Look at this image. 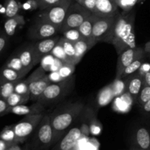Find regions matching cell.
I'll return each mask as SVG.
<instances>
[{"mask_svg": "<svg viewBox=\"0 0 150 150\" xmlns=\"http://www.w3.org/2000/svg\"><path fill=\"white\" fill-rule=\"evenodd\" d=\"M135 18L136 11L134 10L120 12L117 16L111 44L114 46L118 55L128 48L137 47L135 34Z\"/></svg>", "mask_w": 150, "mask_h": 150, "instance_id": "obj_1", "label": "cell"}, {"mask_svg": "<svg viewBox=\"0 0 150 150\" xmlns=\"http://www.w3.org/2000/svg\"><path fill=\"white\" fill-rule=\"evenodd\" d=\"M83 103L79 100L56 109L50 115L51 123L54 130V138L57 139L59 136L64 133L80 117L83 111Z\"/></svg>", "mask_w": 150, "mask_h": 150, "instance_id": "obj_2", "label": "cell"}, {"mask_svg": "<svg viewBox=\"0 0 150 150\" xmlns=\"http://www.w3.org/2000/svg\"><path fill=\"white\" fill-rule=\"evenodd\" d=\"M74 86V76H72L57 83H51L45 89L37 102L45 106L62 100L70 92Z\"/></svg>", "mask_w": 150, "mask_h": 150, "instance_id": "obj_3", "label": "cell"}, {"mask_svg": "<svg viewBox=\"0 0 150 150\" xmlns=\"http://www.w3.org/2000/svg\"><path fill=\"white\" fill-rule=\"evenodd\" d=\"M117 17H100L97 16L92 29V37L98 42L111 44L114 38Z\"/></svg>", "mask_w": 150, "mask_h": 150, "instance_id": "obj_4", "label": "cell"}, {"mask_svg": "<svg viewBox=\"0 0 150 150\" xmlns=\"http://www.w3.org/2000/svg\"><path fill=\"white\" fill-rule=\"evenodd\" d=\"M30 90V100L37 102L44 91L51 83L46 71L41 66L36 69L26 79Z\"/></svg>", "mask_w": 150, "mask_h": 150, "instance_id": "obj_5", "label": "cell"}, {"mask_svg": "<svg viewBox=\"0 0 150 150\" xmlns=\"http://www.w3.org/2000/svg\"><path fill=\"white\" fill-rule=\"evenodd\" d=\"M92 14V12L79 2L72 3L67 10L65 18L60 28V32L62 33L67 29H78Z\"/></svg>", "mask_w": 150, "mask_h": 150, "instance_id": "obj_6", "label": "cell"}, {"mask_svg": "<svg viewBox=\"0 0 150 150\" xmlns=\"http://www.w3.org/2000/svg\"><path fill=\"white\" fill-rule=\"evenodd\" d=\"M71 4V0H60L57 4L40 10L38 17L50 22L60 29Z\"/></svg>", "mask_w": 150, "mask_h": 150, "instance_id": "obj_7", "label": "cell"}, {"mask_svg": "<svg viewBox=\"0 0 150 150\" xmlns=\"http://www.w3.org/2000/svg\"><path fill=\"white\" fill-rule=\"evenodd\" d=\"M59 32H60V29L58 26L38 17L28 29L29 38L32 40L37 41L56 36Z\"/></svg>", "mask_w": 150, "mask_h": 150, "instance_id": "obj_8", "label": "cell"}, {"mask_svg": "<svg viewBox=\"0 0 150 150\" xmlns=\"http://www.w3.org/2000/svg\"><path fill=\"white\" fill-rule=\"evenodd\" d=\"M43 116V113L26 115L17 124L13 125V129L18 142L23 140L32 134L39 125Z\"/></svg>", "mask_w": 150, "mask_h": 150, "instance_id": "obj_9", "label": "cell"}, {"mask_svg": "<svg viewBox=\"0 0 150 150\" xmlns=\"http://www.w3.org/2000/svg\"><path fill=\"white\" fill-rule=\"evenodd\" d=\"M145 54L146 53L144 50V48H142V47L128 48L119 54L118 59H117L116 78L121 79V76L125 69L136 59L145 57Z\"/></svg>", "mask_w": 150, "mask_h": 150, "instance_id": "obj_10", "label": "cell"}, {"mask_svg": "<svg viewBox=\"0 0 150 150\" xmlns=\"http://www.w3.org/2000/svg\"><path fill=\"white\" fill-rule=\"evenodd\" d=\"M59 39V37L56 35L46 39L40 40L37 41L36 42H33L37 64L40 62L45 56L51 54L54 47L58 43Z\"/></svg>", "mask_w": 150, "mask_h": 150, "instance_id": "obj_11", "label": "cell"}, {"mask_svg": "<svg viewBox=\"0 0 150 150\" xmlns=\"http://www.w3.org/2000/svg\"><path fill=\"white\" fill-rule=\"evenodd\" d=\"M92 13L100 17H116L120 11L114 0H97Z\"/></svg>", "mask_w": 150, "mask_h": 150, "instance_id": "obj_12", "label": "cell"}, {"mask_svg": "<svg viewBox=\"0 0 150 150\" xmlns=\"http://www.w3.org/2000/svg\"><path fill=\"white\" fill-rule=\"evenodd\" d=\"M37 129L38 141L44 145L49 144L54 139V130L51 125L50 115L44 114Z\"/></svg>", "mask_w": 150, "mask_h": 150, "instance_id": "obj_13", "label": "cell"}, {"mask_svg": "<svg viewBox=\"0 0 150 150\" xmlns=\"http://www.w3.org/2000/svg\"><path fill=\"white\" fill-rule=\"evenodd\" d=\"M18 53L24 68L29 72L37 64L34 43L26 44L18 51Z\"/></svg>", "mask_w": 150, "mask_h": 150, "instance_id": "obj_14", "label": "cell"}, {"mask_svg": "<svg viewBox=\"0 0 150 150\" xmlns=\"http://www.w3.org/2000/svg\"><path fill=\"white\" fill-rule=\"evenodd\" d=\"M45 110V105H42L39 102H34V103L30 105L21 104V105L10 107L8 114L11 113V114H14L18 116H26L32 115V114H42Z\"/></svg>", "mask_w": 150, "mask_h": 150, "instance_id": "obj_15", "label": "cell"}, {"mask_svg": "<svg viewBox=\"0 0 150 150\" xmlns=\"http://www.w3.org/2000/svg\"><path fill=\"white\" fill-rule=\"evenodd\" d=\"M127 79V92L130 95L134 102L136 103L139 93L144 86L143 76H141L137 72L131 76L125 78Z\"/></svg>", "mask_w": 150, "mask_h": 150, "instance_id": "obj_16", "label": "cell"}, {"mask_svg": "<svg viewBox=\"0 0 150 150\" xmlns=\"http://www.w3.org/2000/svg\"><path fill=\"white\" fill-rule=\"evenodd\" d=\"M98 43V41L92 38H83L77 42H74L75 49H76V64L80 62L83 56L89 51L92 47Z\"/></svg>", "mask_w": 150, "mask_h": 150, "instance_id": "obj_17", "label": "cell"}, {"mask_svg": "<svg viewBox=\"0 0 150 150\" xmlns=\"http://www.w3.org/2000/svg\"><path fill=\"white\" fill-rule=\"evenodd\" d=\"M82 131L79 127H76L70 129L68 133L65 135L62 140L61 141L59 147L61 150H71L73 149L81 136Z\"/></svg>", "mask_w": 150, "mask_h": 150, "instance_id": "obj_18", "label": "cell"}, {"mask_svg": "<svg viewBox=\"0 0 150 150\" xmlns=\"http://www.w3.org/2000/svg\"><path fill=\"white\" fill-rule=\"evenodd\" d=\"M115 98L114 91H113L112 83L106 85L98 92L97 95V105L99 108L108 105Z\"/></svg>", "mask_w": 150, "mask_h": 150, "instance_id": "obj_19", "label": "cell"}, {"mask_svg": "<svg viewBox=\"0 0 150 150\" xmlns=\"http://www.w3.org/2000/svg\"><path fill=\"white\" fill-rule=\"evenodd\" d=\"M26 75L4 65L0 70V83L4 82H16L23 79Z\"/></svg>", "mask_w": 150, "mask_h": 150, "instance_id": "obj_20", "label": "cell"}, {"mask_svg": "<svg viewBox=\"0 0 150 150\" xmlns=\"http://www.w3.org/2000/svg\"><path fill=\"white\" fill-rule=\"evenodd\" d=\"M25 18L22 15H17L13 18H7L4 24V29L5 34L8 37H11L16 33V29L19 26L25 24Z\"/></svg>", "mask_w": 150, "mask_h": 150, "instance_id": "obj_21", "label": "cell"}, {"mask_svg": "<svg viewBox=\"0 0 150 150\" xmlns=\"http://www.w3.org/2000/svg\"><path fill=\"white\" fill-rule=\"evenodd\" d=\"M136 141L141 149L150 150V132L147 128L142 127L138 129L136 133Z\"/></svg>", "mask_w": 150, "mask_h": 150, "instance_id": "obj_22", "label": "cell"}, {"mask_svg": "<svg viewBox=\"0 0 150 150\" xmlns=\"http://www.w3.org/2000/svg\"><path fill=\"white\" fill-rule=\"evenodd\" d=\"M97 16L92 13L89 18L86 19L83 23H81L79 29V32L82 35L83 38H92V29H93L94 23L96 20Z\"/></svg>", "mask_w": 150, "mask_h": 150, "instance_id": "obj_23", "label": "cell"}, {"mask_svg": "<svg viewBox=\"0 0 150 150\" xmlns=\"http://www.w3.org/2000/svg\"><path fill=\"white\" fill-rule=\"evenodd\" d=\"M60 43L62 44L64 49V53L67 56L68 61L70 64L76 65V49H75L74 42H72L70 41L67 40L65 38H60L59 40Z\"/></svg>", "mask_w": 150, "mask_h": 150, "instance_id": "obj_24", "label": "cell"}, {"mask_svg": "<svg viewBox=\"0 0 150 150\" xmlns=\"http://www.w3.org/2000/svg\"><path fill=\"white\" fill-rule=\"evenodd\" d=\"M4 65L8 67H10V68L13 69V70H17L18 72H21V73H25V74H27L29 73V71H27L24 68V67H23V64H22L21 61L20 57H19L18 51L15 53V54H13L8 59V60H7V62L5 63Z\"/></svg>", "mask_w": 150, "mask_h": 150, "instance_id": "obj_25", "label": "cell"}, {"mask_svg": "<svg viewBox=\"0 0 150 150\" xmlns=\"http://www.w3.org/2000/svg\"><path fill=\"white\" fill-rule=\"evenodd\" d=\"M4 6H5L4 15L6 18H13L18 15L21 7L18 0H5Z\"/></svg>", "mask_w": 150, "mask_h": 150, "instance_id": "obj_26", "label": "cell"}, {"mask_svg": "<svg viewBox=\"0 0 150 150\" xmlns=\"http://www.w3.org/2000/svg\"><path fill=\"white\" fill-rule=\"evenodd\" d=\"M127 79H117L112 82L113 91L115 98H118L124 95L127 92Z\"/></svg>", "mask_w": 150, "mask_h": 150, "instance_id": "obj_27", "label": "cell"}, {"mask_svg": "<svg viewBox=\"0 0 150 150\" xmlns=\"http://www.w3.org/2000/svg\"><path fill=\"white\" fill-rule=\"evenodd\" d=\"M144 58L145 57L137 59L135 60L134 62H133L130 65L127 66V67L125 69L124 72H123L122 75L121 76V79H125V78L133 75V73H136V72L140 69V67H142V64L144 63Z\"/></svg>", "mask_w": 150, "mask_h": 150, "instance_id": "obj_28", "label": "cell"}, {"mask_svg": "<svg viewBox=\"0 0 150 150\" xmlns=\"http://www.w3.org/2000/svg\"><path fill=\"white\" fill-rule=\"evenodd\" d=\"M0 139L11 145L16 144L18 141L16 139V134H15L13 125L7 126L4 127L2 131L0 133Z\"/></svg>", "mask_w": 150, "mask_h": 150, "instance_id": "obj_29", "label": "cell"}, {"mask_svg": "<svg viewBox=\"0 0 150 150\" xmlns=\"http://www.w3.org/2000/svg\"><path fill=\"white\" fill-rule=\"evenodd\" d=\"M29 100H30V97L19 95V94L14 92L7 98V102L9 106L13 107L16 106V105H21V104H26Z\"/></svg>", "mask_w": 150, "mask_h": 150, "instance_id": "obj_30", "label": "cell"}, {"mask_svg": "<svg viewBox=\"0 0 150 150\" xmlns=\"http://www.w3.org/2000/svg\"><path fill=\"white\" fill-rule=\"evenodd\" d=\"M14 92L19 95L30 97V90L26 79H21L16 81Z\"/></svg>", "mask_w": 150, "mask_h": 150, "instance_id": "obj_31", "label": "cell"}, {"mask_svg": "<svg viewBox=\"0 0 150 150\" xmlns=\"http://www.w3.org/2000/svg\"><path fill=\"white\" fill-rule=\"evenodd\" d=\"M16 82H4L0 83V96L7 100L15 91Z\"/></svg>", "mask_w": 150, "mask_h": 150, "instance_id": "obj_32", "label": "cell"}, {"mask_svg": "<svg viewBox=\"0 0 150 150\" xmlns=\"http://www.w3.org/2000/svg\"><path fill=\"white\" fill-rule=\"evenodd\" d=\"M62 37L72 42H76L82 39L83 36L79 32V29H70L62 32Z\"/></svg>", "mask_w": 150, "mask_h": 150, "instance_id": "obj_33", "label": "cell"}, {"mask_svg": "<svg viewBox=\"0 0 150 150\" xmlns=\"http://www.w3.org/2000/svg\"><path fill=\"white\" fill-rule=\"evenodd\" d=\"M51 54H52L56 59H59L60 61L62 62L64 64H70V63L69 62L68 59H67V56H66L65 53H64L62 45L60 43L59 40L58 43L56 45V46L54 47V48L53 49V51H51Z\"/></svg>", "mask_w": 150, "mask_h": 150, "instance_id": "obj_34", "label": "cell"}, {"mask_svg": "<svg viewBox=\"0 0 150 150\" xmlns=\"http://www.w3.org/2000/svg\"><path fill=\"white\" fill-rule=\"evenodd\" d=\"M150 99V86L144 84L139 97L137 98L136 103L139 105V106L142 107L148 100Z\"/></svg>", "mask_w": 150, "mask_h": 150, "instance_id": "obj_35", "label": "cell"}, {"mask_svg": "<svg viewBox=\"0 0 150 150\" xmlns=\"http://www.w3.org/2000/svg\"><path fill=\"white\" fill-rule=\"evenodd\" d=\"M119 8L122 11L129 12L133 10V7L141 0H114Z\"/></svg>", "mask_w": 150, "mask_h": 150, "instance_id": "obj_36", "label": "cell"}, {"mask_svg": "<svg viewBox=\"0 0 150 150\" xmlns=\"http://www.w3.org/2000/svg\"><path fill=\"white\" fill-rule=\"evenodd\" d=\"M76 65L71 64H63L57 71L62 79H67L73 76L75 71Z\"/></svg>", "mask_w": 150, "mask_h": 150, "instance_id": "obj_37", "label": "cell"}, {"mask_svg": "<svg viewBox=\"0 0 150 150\" xmlns=\"http://www.w3.org/2000/svg\"><path fill=\"white\" fill-rule=\"evenodd\" d=\"M56 59L55 57L52 55L51 54H48V55L45 56L41 60V67L45 70V71H49V70H52L54 71V65L55 64V62L54 60Z\"/></svg>", "mask_w": 150, "mask_h": 150, "instance_id": "obj_38", "label": "cell"}, {"mask_svg": "<svg viewBox=\"0 0 150 150\" xmlns=\"http://www.w3.org/2000/svg\"><path fill=\"white\" fill-rule=\"evenodd\" d=\"M90 132L93 135H98L100 134L101 131V125L100 123L99 122L96 118H93L91 121L90 123Z\"/></svg>", "mask_w": 150, "mask_h": 150, "instance_id": "obj_39", "label": "cell"}, {"mask_svg": "<svg viewBox=\"0 0 150 150\" xmlns=\"http://www.w3.org/2000/svg\"><path fill=\"white\" fill-rule=\"evenodd\" d=\"M79 4H81L84 7H86L87 10L93 13L95 10V5H96L97 0H79L77 1Z\"/></svg>", "mask_w": 150, "mask_h": 150, "instance_id": "obj_40", "label": "cell"}, {"mask_svg": "<svg viewBox=\"0 0 150 150\" xmlns=\"http://www.w3.org/2000/svg\"><path fill=\"white\" fill-rule=\"evenodd\" d=\"M60 0H38V5L40 10H44L45 8L51 7L54 4H57L59 1Z\"/></svg>", "mask_w": 150, "mask_h": 150, "instance_id": "obj_41", "label": "cell"}, {"mask_svg": "<svg viewBox=\"0 0 150 150\" xmlns=\"http://www.w3.org/2000/svg\"><path fill=\"white\" fill-rule=\"evenodd\" d=\"M9 108H10V106L7 103V100L0 96V117L8 114Z\"/></svg>", "mask_w": 150, "mask_h": 150, "instance_id": "obj_42", "label": "cell"}, {"mask_svg": "<svg viewBox=\"0 0 150 150\" xmlns=\"http://www.w3.org/2000/svg\"><path fill=\"white\" fill-rule=\"evenodd\" d=\"M6 34H0V54L3 52L8 42V38Z\"/></svg>", "mask_w": 150, "mask_h": 150, "instance_id": "obj_43", "label": "cell"}, {"mask_svg": "<svg viewBox=\"0 0 150 150\" xmlns=\"http://www.w3.org/2000/svg\"><path fill=\"white\" fill-rule=\"evenodd\" d=\"M48 78H49L51 83H57V82L61 81L64 80V79H62V78L60 76V75L59 74L57 70V71H52V73H51L48 75Z\"/></svg>", "mask_w": 150, "mask_h": 150, "instance_id": "obj_44", "label": "cell"}, {"mask_svg": "<svg viewBox=\"0 0 150 150\" xmlns=\"http://www.w3.org/2000/svg\"><path fill=\"white\" fill-rule=\"evenodd\" d=\"M25 8L28 9V10H34L38 7H39L38 5V0H28L24 5Z\"/></svg>", "mask_w": 150, "mask_h": 150, "instance_id": "obj_45", "label": "cell"}, {"mask_svg": "<svg viewBox=\"0 0 150 150\" xmlns=\"http://www.w3.org/2000/svg\"><path fill=\"white\" fill-rule=\"evenodd\" d=\"M11 146H13V145L10 144L7 142H4L2 139H0V150H7Z\"/></svg>", "mask_w": 150, "mask_h": 150, "instance_id": "obj_46", "label": "cell"}, {"mask_svg": "<svg viewBox=\"0 0 150 150\" xmlns=\"http://www.w3.org/2000/svg\"><path fill=\"white\" fill-rule=\"evenodd\" d=\"M143 79L144 83L145 85H147V86H150V70L144 75Z\"/></svg>", "mask_w": 150, "mask_h": 150, "instance_id": "obj_47", "label": "cell"}, {"mask_svg": "<svg viewBox=\"0 0 150 150\" xmlns=\"http://www.w3.org/2000/svg\"><path fill=\"white\" fill-rule=\"evenodd\" d=\"M142 108L144 112L146 113V114H149L150 113V99L144 104V105H143V106L142 107Z\"/></svg>", "mask_w": 150, "mask_h": 150, "instance_id": "obj_48", "label": "cell"}, {"mask_svg": "<svg viewBox=\"0 0 150 150\" xmlns=\"http://www.w3.org/2000/svg\"><path fill=\"white\" fill-rule=\"evenodd\" d=\"M144 50L146 54H147L148 55H149L150 54V40L145 44L144 47Z\"/></svg>", "mask_w": 150, "mask_h": 150, "instance_id": "obj_49", "label": "cell"}, {"mask_svg": "<svg viewBox=\"0 0 150 150\" xmlns=\"http://www.w3.org/2000/svg\"><path fill=\"white\" fill-rule=\"evenodd\" d=\"M7 150H21L20 148H19L18 146H17L16 144H14L13 145V146H10V148H9Z\"/></svg>", "mask_w": 150, "mask_h": 150, "instance_id": "obj_50", "label": "cell"}, {"mask_svg": "<svg viewBox=\"0 0 150 150\" xmlns=\"http://www.w3.org/2000/svg\"><path fill=\"white\" fill-rule=\"evenodd\" d=\"M140 150H146V149H141Z\"/></svg>", "mask_w": 150, "mask_h": 150, "instance_id": "obj_51", "label": "cell"}, {"mask_svg": "<svg viewBox=\"0 0 150 150\" xmlns=\"http://www.w3.org/2000/svg\"><path fill=\"white\" fill-rule=\"evenodd\" d=\"M149 58H150V54H149Z\"/></svg>", "mask_w": 150, "mask_h": 150, "instance_id": "obj_52", "label": "cell"}]
</instances>
